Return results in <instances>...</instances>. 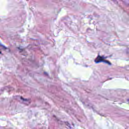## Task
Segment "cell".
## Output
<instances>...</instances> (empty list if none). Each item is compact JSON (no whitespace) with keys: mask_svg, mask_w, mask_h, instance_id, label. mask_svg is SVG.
<instances>
[{"mask_svg":"<svg viewBox=\"0 0 129 129\" xmlns=\"http://www.w3.org/2000/svg\"><path fill=\"white\" fill-rule=\"evenodd\" d=\"M95 61L96 63H98L100 62H104L105 63H107V64H111L109 61H108L104 57H103V56H100V55H98L96 57V58L95 59Z\"/></svg>","mask_w":129,"mask_h":129,"instance_id":"6da1fadb","label":"cell"},{"mask_svg":"<svg viewBox=\"0 0 129 129\" xmlns=\"http://www.w3.org/2000/svg\"><path fill=\"white\" fill-rule=\"evenodd\" d=\"M1 53V51H0V53Z\"/></svg>","mask_w":129,"mask_h":129,"instance_id":"7a4b0ae2","label":"cell"}]
</instances>
